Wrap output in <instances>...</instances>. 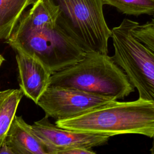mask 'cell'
<instances>
[{
	"label": "cell",
	"mask_w": 154,
	"mask_h": 154,
	"mask_svg": "<svg viewBox=\"0 0 154 154\" xmlns=\"http://www.w3.org/2000/svg\"><path fill=\"white\" fill-rule=\"evenodd\" d=\"M58 9L49 0H35L24 11L5 42L38 58L52 74L81 60L85 52L57 23Z\"/></svg>",
	"instance_id": "cell-1"
},
{
	"label": "cell",
	"mask_w": 154,
	"mask_h": 154,
	"mask_svg": "<svg viewBox=\"0 0 154 154\" xmlns=\"http://www.w3.org/2000/svg\"><path fill=\"white\" fill-rule=\"evenodd\" d=\"M61 128L108 137L135 134L154 135V103L138 97L133 101L117 100L100 105L76 116L56 120Z\"/></svg>",
	"instance_id": "cell-2"
},
{
	"label": "cell",
	"mask_w": 154,
	"mask_h": 154,
	"mask_svg": "<svg viewBox=\"0 0 154 154\" xmlns=\"http://www.w3.org/2000/svg\"><path fill=\"white\" fill-rule=\"evenodd\" d=\"M50 85L65 86L122 99L134 91L124 70L108 54L86 52L76 63L52 75Z\"/></svg>",
	"instance_id": "cell-3"
},
{
	"label": "cell",
	"mask_w": 154,
	"mask_h": 154,
	"mask_svg": "<svg viewBox=\"0 0 154 154\" xmlns=\"http://www.w3.org/2000/svg\"><path fill=\"white\" fill-rule=\"evenodd\" d=\"M58 9L57 25L85 52L108 54L112 31L102 0H49Z\"/></svg>",
	"instance_id": "cell-4"
},
{
	"label": "cell",
	"mask_w": 154,
	"mask_h": 154,
	"mask_svg": "<svg viewBox=\"0 0 154 154\" xmlns=\"http://www.w3.org/2000/svg\"><path fill=\"white\" fill-rule=\"evenodd\" d=\"M138 24L125 18L111 29L112 57L137 90L138 97L154 103V53L134 35L133 29Z\"/></svg>",
	"instance_id": "cell-5"
},
{
	"label": "cell",
	"mask_w": 154,
	"mask_h": 154,
	"mask_svg": "<svg viewBox=\"0 0 154 154\" xmlns=\"http://www.w3.org/2000/svg\"><path fill=\"white\" fill-rule=\"evenodd\" d=\"M113 100L75 88L50 85L37 105L44 111L45 116L60 120L76 116Z\"/></svg>",
	"instance_id": "cell-6"
},
{
	"label": "cell",
	"mask_w": 154,
	"mask_h": 154,
	"mask_svg": "<svg viewBox=\"0 0 154 154\" xmlns=\"http://www.w3.org/2000/svg\"><path fill=\"white\" fill-rule=\"evenodd\" d=\"M45 116L35 122L32 128L48 147L49 154H60L64 150L82 147L92 149L106 144L109 137L95 134L79 132L57 126Z\"/></svg>",
	"instance_id": "cell-7"
},
{
	"label": "cell",
	"mask_w": 154,
	"mask_h": 154,
	"mask_svg": "<svg viewBox=\"0 0 154 154\" xmlns=\"http://www.w3.org/2000/svg\"><path fill=\"white\" fill-rule=\"evenodd\" d=\"M18 69V81L23 94L35 104L50 86L52 75L48 67L36 56L22 50H14Z\"/></svg>",
	"instance_id": "cell-8"
},
{
	"label": "cell",
	"mask_w": 154,
	"mask_h": 154,
	"mask_svg": "<svg viewBox=\"0 0 154 154\" xmlns=\"http://www.w3.org/2000/svg\"><path fill=\"white\" fill-rule=\"evenodd\" d=\"M4 141L14 154H49L45 143L22 116H15Z\"/></svg>",
	"instance_id": "cell-9"
},
{
	"label": "cell",
	"mask_w": 154,
	"mask_h": 154,
	"mask_svg": "<svg viewBox=\"0 0 154 154\" xmlns=\"http://www.w3.org/2000/svg\"><path fill=\"white\" fill-rule=\"evenodd\" d=\"M35 0H0V40H7L25 9Z\"/></svg>",
	"instance_id": "cell-10"
},
{
	"label": "cell",
	"mask_w": 154,
	"mask_h": 154,
	"mask_svg": "<svg viewBox=\"0 0 154 154\" xmlns=\"http://www.w3.org/2000/svg\"><path fill=\"white\" fill-rule=\"evenodd\" d=\"M23 95L20 88L0 91V147L5 140Z\"/></svg>",
	"instance_id": "cell-11"
},
{
	"label": "cell",
	"mask_w": 154,
	"mask_h": 154,
	"mask_svg": "<svg viewBox=\"0 0 154 154\" xmlns=\"http://www.w3.org/2000/svg\"><path fill=\"white\" fill-rule=\"evenodd\" d=\"M103 5H109L123 14L138 16L154 14V0H102Z\"/></svg>",
	"instance_id": "cell-12"
},
{
	"label": "cell",
	"mask_w": 154,
	"mask_h": 154,
	"mask_svg": "<svg viewBox=\"0 0 154 154\" xmlns=\"http://www.w3.org/2000/svg\"><path fill=\"white\" fill-rule=\"evenodd\" d=\"M135 37L154 53V25L149 22L137 25L133 29Z\"/></svg>",
	"instance_id": "cell-13"
},
{
	"label": "cell",
	"mask_w": 154,
	"mask_h": 154,
	"mask_svg": "<svg viewBox=\"0 0 154 154\" xmlns=\"http://www.w3.org/2000/svg\"><path fill=\"white\" fill-rule=\"evenodd\" d=\"M96 152L92 149L82 147H73L64 150L60 154H94Z\"/></svg>",
	"instance_id": "cell-14"
},
{
	"label": "cell",
	"mask_w": 154,
	"mask_h": 154,
	"mask_svg": "<svg viewBox=\"0 0 154 154\" xmlns=\"http://www.w3.org/2000/svg\"><path fill=\"white\" fill-rule=\"evenodd\" d=\"M14 154L13 152L8 147L5 141L2 144L0 147V154Z\"/></svg>",
	"instance_id": "cell-15"
},
{
	"label": "cell",
	"mask_w": 154,
	"mask_h": 154,
	"mask_svg": "<svg viewBox=\"0 0 154 154\" xmlns=\"http://www.w3.org/2000/svg\"><path fill=\"white\" fill-rule=\"evenodd\" d=\"M152 138H153V141H152V146L150 150V152L152 154H154V135H153V137Z\"/></svg>",
	"instance_id": "cell-16"
},
{
	"label": "cell",
	"mask_w": 154,
	"mask_h": 154,
	"mask_svg": "<svg viewBox=\"0 0 154 154\" xmlns=\"http://www.w3.org/2000/svg\"><path fill=\"white\" fill-rule=\"evenodd\" d=\"M5 61V59L3 57V56L2 55L0 54V66H1V64H2V63Z\"/></svg>",
	"instance_id": "cell-17"
},
{
	"label": "cell",
	"mask_w": 154,
	"mask_h": 154,
	"mask_svg": "<svg viewBox=\"0 0 154 154\" xmlns=\"http://www.w3.org/2000/svg\"><path fill=\"white\" fill-rule=\"evenodd\" d=\"M151 22L154 25V14L153 15V17H152V19L151 20Z\"/></svg>",
	"instance_id": "cell-18"
}]
</instances>
